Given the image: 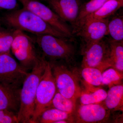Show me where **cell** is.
<instances>
[{
  "instance_id": "603a6c76",
  "label": "cell",
  "mask_w": 123,
  "mask_h": 123,
  "mask_svg": "<svg viewBox=\"0 0 123 123\" xmlns=\"http://www.w3.org/2000/svg\"><path fill=\"white\" fill-rule=\"evenodd\" d=\"M123 79V73L112 67L103 72L102 85L108 86L111 87L112 86L120 84Z\"/></svg>"
},
{
  "instance_id": "484cf974",
  "label": "cell",
  "mask_w": 123,
  "mask_h": 123,
  "mask_svg": "<svg viewBox=\"0 0 123 123\" xmlns=\"http://www.w3.org/2000/svg\"><path fill=\"white\" fill-rule=\"evenodd\" d=\"M17 0H0V9L12 10L17 6Z\"/></svg>"
},
{
  "instance_id": "8992f818",
  "label": "cell",
  "mask_w": 123,
  "mask_h": 123,
  "mask_svg": "<svg viewBox=\"0 0 123 123\" xmlns=\"http://www.w3.org/2000/svg\"><path fill=\"white\" fill-rule=\"evenodd\" d=\"M11 50L20 64L27 70H31L39 55L33 40L24 31L14 29Z\"/></svg>"
},
{
  "instance_id": "e0dca14e",
  "label": "cell",
  "mask_w": 123,
  "mask_h": 123,
  "mask_svg": "<svg viewBox=\"0 0 123 123\" xmlns=\"http://www.w3.org/2000/svg\"><path fill=\"white\" fill-rule=\"evenodd\" d=\"M109 43L111 67L123 73V42H117L111 40Z\"/></svg>"
},
{
  "instance_id": "7402d4cb",
  "label": "cell",
  "mask_w": 123,
  "mask_h": 123,
  "mask_svg": "<svg viewBox=\"0 0 123 123\" xmlns=\"http://www.w3.org/2000/svg\"><path fill=\"white\" fill-rule=\"evenodd\" d=\"M108 34L112 40L117 42H123V21L121 18L117 17L108 22Z\"/></svg>"
},
{
  "instance_id": "d4e9b609",
  "label": "cell",
  "mask_w": 123,
  "mask_h": 123,
  "mask_svg": "<svg viewBox=\"0 0 123 123\" xmlns=\"http://www.w3.org/2000/svg\"><path fill=\"white\" fill-rule=\"evenodd\" d=\"M18 123L17 114L9 110H0V123Z\"/></svg>"
},
{
  "instance_id": "6da1fadb",
  "label": "cell",
  "mask_w": 123,
  "mask_h": 123,
  "mask_svg": "<svg viewBox=\"0 0 123 123\" xmlns=\"http://www.w3.org/2000/svg\"><path fill=\"white\" fill-rule=\"evenodd\" d=\"M47 61L44 56L39 55L31 72L24 79L20 92V106L17 114L18 123H31L37 88Z\"/></svg>"
},
{
  "instance_id": "d6986e66",
  "label": "cell",
  "mask_w": 123,
  "mask_h": 123,
  "mask_svg": "<svg viewBox=\"0 0 123 123\" xmlns=\"http://www.w3.org/2000/svg\"><path fill=\"white\" fill-rule=\"evenodd\" d=\"M107 92L101 88H96L88 91V92L82 91L80 96L81 104L100 103L105 99Z\"/></svg>"
},
{
  "instance_id": "2e32d148",
  "label": "cell",
  "mask_w": 123,
  "mask_h": 123,
  "mask_svg": "<svg viewBox=\"0 0 123 123\" xmlns=\"http://www.w3.org/2000/svg\"><path fill=\"white\" fill-rule=\"evenodd\" d=\"M62 120H69L74 123L72 113L62 111L55 108L49 107L42 112L36 123H56Z\"/></svg>"
},
{
  "instance_id": "7c38bea8",
  "label": "cell",
  "mask_w": 123,
  "mask_h": 123,
  "mask_svg": "<svg viewBox=\"0 0 123 123\" xmlns=\"http://www.w3.org/2000/svg\"><path fill=\"white\" fill-rule=\"evenodd\" d=\"M52 10L65 22L74 25L76 21L79 9L77 0H46Z\"/></svg>"
},
{
  "instance_id": "9a60e30c",
  "label": "cell",
  "mask_w": 123,
  "mask_h": 123,
  "mask_svg": "<svg viewBox=\"0 0 123 123\" xmlns=\"http://www.w3.org/2000/svg\"><path fill=\"white\" fill-rule=\"evenodd\" d=\"M123 3L118 0H108L102 7L94 13L86 17L74 29V31L78 28L83 23L92 20H103L108 18L118 10L123 7Z\"/></svg>"
},
{
  "instance_id": "4fadbf2b",
  "label": "cell",
  "mask_w": 123,
  "mask_h": 123,
  "mask_svg": "<svg viewBox=\"0 0 123 123\" xmlns=\"http://www.w3.org/2000/svg\"><path fill=\"white\" fill-rule=\"evenodd\" d=\"M20 90L12 89L0 83V110L18 113L20 106Z\"/></svg>"
},
{
  "instance_id": "4316f807",
  "label": "cell",
  "mask_w": 123,
  "mask_h": 123,
  "mask_svg": "<svg viewBox=\"0 0 123 123\" xmlns=\"http://www.w3.org/2000/svg\"><path fill=\"white\" fill-rule=\"evenodd\" d=\"M118 0L120 1V2H122V3H123V0Z\"/></svg>"
},
{
  "instance_id": "8fae6325",
  "label": "cell",
  "mask_w": 123,
  "mask_h": 123,
  "mask_svg": "<svg viewBox=\"0 0 123 123\" xmlns=\"http://www.w3.org/2000/svg\"><path fill=\"white\" fill-rule=\"evenodd\" d=\"M108 18L86 21L74 32L80 37L84 43V48L103 39L108 34Z\"/></svg>"
},
{
  "instance_id": "ffe728a7",
  "label": "cell",
  "mask_w": 123,
  "mask_h": 123,
  "mask_svg": "<svg viewBox=\"0 0 123 123\" xmlns=\"http://www.w3.org/2000/svg\"><path fill=\"white\" fill-rule=\"evenodd\" d=\"M103 72L97 68L84 67L82 68L80 74L86 84L96 87L102 85Z\"/></svg>"
},
{
  "instance_id": "cb8c5ba5",
  "label": "cell",
  "mask_w": 123,
  "mask_h": 123,
  "mask_svg": "<svg viewBox=\"0 0 123 123\" xmlns=\"http://www.w3.org/2000/svg\"><path fill=\"white\" fill-rule=\"evenodd\" d=\"M14 30L5 29L0 26V54L10 52Z\"/></svg>"
},
{
  "instance_id": "ac0fdd59",
  "label": "cell",
  "mask_w": 123,
  "mask_h": 123,
  "mask_svg": "<svg viewBox=\"0 0 123 123\" xmlns=\"http://www.w3.org/2000/svg\"><path fill=\"white\" fill-rule=\"evenodd\" d=\"M108 0H90L80 7L76 21L74 25L75 29L86 17L93 13Z\"/></svg>"
},
{
  "instance_id": "5b68a950",
  "label": "cell",
  "mask_w": 123,
  "mask_h": 123,
  "mask_svg": "<svg viewBox=\"0 0 123 123\" xmlns=\"http://www.w3.org/2000/svg\"><path fill=\"white\" fill-rule=\"evenodd\" d=\"M57 91L50 62L48 61L37 88L34 109L31 123H36L42 112L49 107Z\"/></svg>"
},
{
  "instance_id": "277c9868",
  "label": "cell",
  "mask_w": 123,
  "mask_h": 123,
  "mask_svg": "<svg viewBox=\"0 0 123 123\" xmlns=\"http://www.w3.org/2000/svg\"><path fill=\"white\" fill-rule=\"evenodd\" d=\"M49 62L57 91L76 103L82 92L77 75L64 64L56 61Z\"/></svg>"
},
{
  "instance_id": "52a82bcc",
  "label": "cell",
  "mask_w": 123,
  "mask_h": 123,
  "mask_svg": "<svg viewBox=\"0 0 123 123\" xmlns=\"http://www.w3.org/2000/svg\"><path fill=\"white\" fill-rule=\"evenodd\" d=\"M28 74L10 52L0 54V83L12 89L18 90Z\"/></svg>"
},
{
  "instance_id": "ba28073f",
  "label": "cell",
  "mask_w": 123,
  "mask_h": 123,
  "mask_svg": "<svg viewBox=\"0 0 123 123\" xmlns=\"http://www.w3.org/2000/svg\"><path fill=\"white\" fill-rule=\"evenodd\" d=\"M83 49L82 68H97L103 72L112 67L109 43L102 39Z\"/></svg>"
},
{
  "instance_id": "5bb4252c",
  "label": "cell",
  "mask_w": 123,
  "mask_h": 123,
  "mask_svg": "<svg viewBox=\"0 0 123 123\" xmlns=\"http://www.w3.org/2000/svg\"><path fill=\"white\" fill-rule=\"evenodd\" d=\"M101 103L108 110L123 111V86L118 84L110 87L105 100Z\"/></svg>"
},
{
  "instance_id": "30bf717a",
  "label": "cell",
  "mask_w": 123,
  "mask_h": 123,
  "mask_svg": "<svg viewBox=\"0 0 123 123\" xmlns=\"http://www.w3.org/2000/svg\"><path fill=\"white\" fill-rule=\"evenodd\" d=\"M110 111L102 103L82 105L76 107L72 113L74 123H105L110 117Z\"/></svg>"
},
{
  "instance_id": "7a4b0ae2",
  "label": "cell",
  "mask_w": 123,
  "mask_h": 123,
  "mask_svg": "<svg viewBox=\"0 0 123 123\" xmlns=\"http://www.w3.org/2000/svg\"><path fill=\"white\" fill-rule=\"evenodd\" d=\"M2 21L14 29L27 31L36 35L50 34L59 37L69 38L49 25L32 11L23 7L6 14Z\"/></svg>"
},
{
  "instance_id": "3957f363",
  "label": "cell",
  "mask_w": 123,
  "mask_h": 123,
  "mask_svg": "<svg viewBox=\"0 0 123 123\" xmlns=\"http://www.w3.org/2000/svg\"><path fill=\"white\" fill-rule=\"evenodd\" d=\"M66 39L44 34L36 35L35 40L44 57H48L51 61L61 60L70 63L75 56V48Z\"/></svg>"
},
{
  "instance_id": "44dd1931",
  "label": "cell",
  "mask_w": 123,
  "mask_h": 123,
  "mask_svg": "<svg viewBox=\"0 0 123 123\" xmlns=\"http://www.w3.org/2000/svg\"><path fill=\"white\" fill-rule=\"evenodd\" d=\"M76 103L71 99L64 97L57 91L53 97L49 107L55 108L62 111L72 114L76 107Z\"/></svg>"
},
{
  "instance_id": "9c48e42d",
  "label": "cell",
  "mask_w": 123,
  "mask_h": 123,
  "mask_svg": "<svg viewBox=\"0 0 123 123\" xmlns=\"http://www.w3.org/2000/svg\"><path fill=\"white\" fill-rule=\"evenodd\" d=\"M23 8L29 9L41 18L49 25L70 38L73 31L66 22L61 18L52 9L38 0H18Z\"/></svg>"
}]
</instances>
